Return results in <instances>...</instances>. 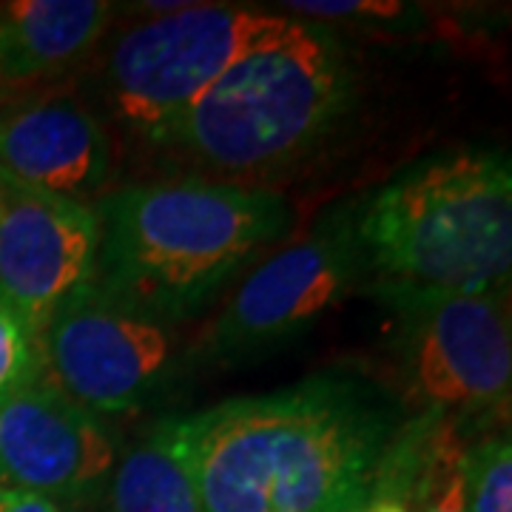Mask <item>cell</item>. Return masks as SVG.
<instances>
[{
	"instance_id": "14",
	"label": "cell",
	"mask_w": 512,
	"mask_h": 512,
	"mask_svg": "<svg viewBox=\"0 0 512 512\" xmlns=\"http://www.w3.org/2000/svg\"><path fill=\"white\" fill-rule=\"evenodd\" d=\"M100 504L103 512H202L177 419H160L123 447Z\"/></svg>"
},
{
	"instance_id": "9",
	"label": "cell",
	"mask_w": 512,
	"mask_h": 512,
	"mask_svg": "<svg viewBox=\"0 0 512 512\" xmlns=\"http://www.w3.org/2000/svg\"><path fill=\"white\" fill-rule=\"evenodd\" d=\"M123 453L109 421L40 376L0 402V490L83 512L100 504Z\"/></svg>"
},
{
	"instance_id": "16",
	"label": "cell",
	"mask_w": 512,
	"mask_h": 512,
	"mask_svg": "<svg viewBox=\"0 0 512 512\" xmlns=\"http://www.w3.org/2000/svg\"><path fill=\"white\" fill-rule=\"evenodd\" d=\"M43 373L40 330L0 296V402L37 382Z\"/></svg>"
},
{
	"instance_id": "17",
	"label": "cell",
	"mask_w": 512,
	"mask_h": 512,
	"mask_svg": "<svg viewBox=\"0 0 512 512\" xmlns=\"http://www.w3.org/2000/svg\"><path fill=\"white\" fill-rule=\"evenodd\" d=\"M279 9H288L285 15H291L296 20H330V18H339V20H350V18H359V20H370V18H379V20H393L404 15V6L402 3H370V0H345V3H328V0H299V3H282Z\"/></svg>"
},
{
	"instance_id": "13",
	"label": "cell",
	"mask_w": 512,
	"mask_h": 512,
	"mask_svg": "<svg viewBox=\"0 0 512 512\" xmlns=\"http://www.w3.org/2000/svg\"><path fill=\"white\" fill-rule=\"evenodd\" d=\"M114 15L106 0L0 3V106L69 86L92 66Z\"/></svg>"
},
{
	"instance_id": "15",
	"label": "cell",
	"mask_w": 512,
	"mask_h": 512,
	"mask_svg": "<svg viewBox=\"0 0 512 512\" xmlns=\"http://www.w3.org/2000/svg\"><path fill=\"white\" fill-rule=\"evenodd\" d=\"M464 487L470 512H512L510 427L473 439L464 458Z\"/></svg>"
},
{
	"instance_id": "19",
	"label": "cell",
	"mask_w": 512,
	"mask_h": 512,
	"mask_svg": "<svg viewBox=\"0 0 512 512\" xmlns=\"http://www.w3.org/2000/svg\"><path fill=\"white\" fill-rule=\"evenodd\" d=\"M0 512H63L55 501L18 490H0Z\"/></svg>"
},
{
	"instance_id": "8",
	"label": "cell",
	"mask_w": 512,
	"mask_h": 512,
	"mask_svg": "<svg viewBox=\"0 0 512 512\" xmlns=\"http://www.w3.org/2000/svg\"><path fill=\"white\" fill-rule=\"evenodd\" d=\"M43 339V373L94 416L146 407L180 365L174 328L100 293L92 282L57 308Z\"/></svg>"
},
{
	"instance_id": "5",
	"label": "cell",
	"mask_w": 512,
	"mask_h": 512,
	"mask_svg": "<svg viewBox=\"0 0 512 512\" xmlns=\"http://www.w3.org/2000/svg\"><path fill=\"white\" fill-rule=\"evenodd\" d=\"M382 302L396 316L387 359L410 416H450L476 430L507 424L510 291L387 296Z\"/></svg>"
},
{
	"instance_id": "11",
	"label": "cell",
	"mask_w": 512,
	"mask_h": 512,
	"mask_svg": "<svg viewBox=\"0 0 512 512\" xmlns=\"http://www.w3.org/2000/svg\"><path fill=\"white\" fill-rule=\"evenodd\" d=\"M0 177L94 205L114 180L109 128L72 86L9 103L0 109Z\"/></svg>"
},
{
	"instance_id": "20",
	"label": "cell",
	"mask_w": 512,
	"mask_h": 512,
	"mask_svg": "<svg viewBox=\"0 0 512 512\" xmlns=\"http://www.w3.org/2000/svg\"><path fill=\"white\" fill-rule=\"evenodd\" d=\"M362 512H407L404 507H399L396 501H387V498H376V501H370Z\"/></svg>"
},
{
	"instance_id": "10",
	"label": "cell",
	"mask_w": 512,
	"mask_h": 512,
	"mask_svg": "<svg viewBox=\"0 0 512 512\" xmlns=\"http://www.w3.org/2000/svg\"><path fill=\"white\" fill-rule=\"evenodd\" d=\"M97 245L94 205L0 177V296L40 333L69 296L92 282Z\"/></svg>"
},
{
	"instance_id": "21",
	"label": "cell",
	"mask_w": 512,
	"mask_h": 512,
	"mask_svg": "<svg viewBox=\"0 0 512 512\" xmlns=\"http://www.w3.org/2000/svg\"><path fill=\"white\" fill-rule=\"evenodd\" d=\"M274 512H279V510H274Z\"/></svg>"
},
{
	"instance_id": "18",
	"label": "cell",
	"mask_w": 512,
	"mask_h": 512,
	"mask_svg": "<svg viewBox=\"0 0 512 512\" xmlns=\"http://www.w3.org/2000/svg\"><path fill=\"white\" fill-rule=\"evenodd\" d=\"M407 512H470L467 510V487H464V467H456L444 476L433 478L421 490Z\"/></svg>"
},
{
	"instance_id": "3",
	"label": "cell",
	"mask_w": 512,
	"mask_h": 512,
	"mask_svg": "<svg viewBox=\"0 0 512 512\" xmlns=\"http://www.w3.org/2000/svg\"><path fill=\"white\" fill-rule=\"evenodd\" d=\"M356 237L379 299L510 291V157L453 148L407 165L356 200Z\"/></svg>"
},
{
	"instance_id": "12",
	"label": "cell",
	"mask_w": 512,
	"mask_h": 512,
	"mask_svg": "<svg viewBox=\"0 0 512 512\" xmlns=\"http://www.w3.org/2000/svg\"><path fill=\"white\" fill-rule=\"evenodd\" d=\"M282 390L177 416L202 512H274V436Z\"/></svg>"
},
{
	"instance_id": "2",
	"label": "cell",
	"mask_w": 512,
	"mask_h": 512,
	"mask_svg": "<svg viewBox=\"0 0 512 512\" xmlns=\"http://www.w3.org/2000/svg\"><path fill=\"white\" fill-rule=\"evenodd\" d=\"M356 66L333 29L293 20L214 80L151 146L171 177L268 188L348 120Z\"/></svg>"
},
{
	"instance_id": "6",
	"label": "cell",
	"mask_w": 512,
	"mask_h": 512,
	"mask_svg": "<svg viewBox=\"0 0 512 512\" xmlns=\"http://www.w3.org/2000/svg\"><path fill=\"white\" fill-rule=\"evenodd\" d=\"M399 421L390 399L348 376H316L282 390L274 510H365Z\"/></svg>"
},
{
	"instance_id": "4",
	"label": "cell",
	"mask_w": 512,
	"mask_h": 512,
	"mask_svg": "<svg viewBox=\"0 0 512 512\" xmlns=\"http://www.w3.org/2000/svg\"><path fill=\"white\" fill-rule=\"evenodd\" d=\"M296 18L234 3H180L143 15L103 43L94 77L100 120L131 143L151 148L214 80L262 43L291 29Z\"/></svg>"
},
{
	"instance_id": "1",
	"label": "cell",
	"mask_w": 512,
	"mask_h": 512,
	"mask_svg": "<svg viewBox=\"0 0 512 512\" xmlns=\"http://www.w3.org/2000/svg\"><path fill=\"white\" fill-rule=\"evenodd\" d=\"M94 211L92 285L168 328L200 316L293 222L291 205L271 188L194 177L120 185Z\"/></svg>"
},
{
	"instance_id": "7",
	"label": "cell",
	"mask_w": 512,
	"mask_h": 512,
	"mask_svg": "<svg viewBox=\"0 0 512 512\" xmlns=\"http://www.w3.org/2000/svg\"><path fill=\"white\" fill-rule=\"evenodd\" d=\"M356 285H365V259L356 237V200H348L328 208L305 237L265 256L191 353L220 365L268 356L308 333Z\"/></svg>"
}]
</instances>
